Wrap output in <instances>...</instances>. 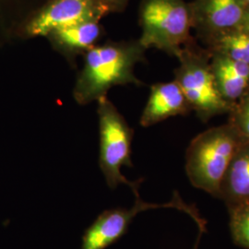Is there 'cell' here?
Here are the masks:
<instances>
[{"instance_id":"cell-9","label":"cell","mask_w":249,"mask_h":249,"mask_svg":"<svg viewBox=\"0 0 249 249\" xmlns=\"http://www.w3.org/2000/svg\"><path fill=\"white\" fill-rule=\"evenodd\" d=\"M189 112L187 99L176 80L159 82L151 85L140 123L149 127L173 116H187Z\"/></svg>"},{"instance_id":"cell-12","label":"cell","mask_w":249,"mask_h":249,"mask_svg":"<svg viewBox=\"0 0 249 249\" xmlns=\"http://www.w3.org/2000/svg\"><path fill=\"white\" fill-rule=\"evenodd\" d=\"M219 198L228 210L249 204V141L242 144L231 160L223 178Z\"/></svg>"},{"instance_id":"cell-17","label":"cell","mask_w":249,"mask_h":249,"mask_svg":"<svg viewBox=\"0 0 249 249\" xmlns=\"http://www.w3.org/2000/svg\"><path fill=\"white\" fill-rule=\"evenodd\" d=\"M239 29L249 34V9H246V11H245V15H244V18H243Z\"/></svg>"},{"instance_id":"cell-5","label":"cell","mask_w":249,"mask_h":249,"mask_svg":"<svg viewBox=\"0 0 249 249\" xmlns=\"http://www.w3.org/2000/svg\"><path fill=\"white\" fill-rule=\"evenodd\" d=\"M209 57L187 45L178 57L179 66L175 71V80L191 111L196 112L203 122L214 116L230 114L232 109L218 90Z\"/></svg>"},{"instance_id":"cell-10","label":"cell","mask_w":249,"mask_h":249,"mask_svg":"<svg viewBox=\"0 0 249 249\" xmlns=\"http://www.w3.org/2000/svg\"><path fill=\"white\" fill-rule=\"evenodd\" d=\"M104 29L100 21L87 20L55 30L46 36L53 49L70 61L97 45Z\"/></svg>"},{"instance_id":"cell-13","label":"cell","mask_w":249,"mask_h":249,"mask_svg":"<svg viewBox=\"0 0 249 249\" xmlns=\"http://www.w3.org/2000/svg\"><path fill=\"white\" fill-rule=\"evenodd\" d=\"M208 41L210 54H220L233 61L249 65V34L235 29Z\"/></svg>"},{"instance_id":"cell-3","label":"cell","mask_w":249,"mask_h":249,"mask_svg":"<svg viewBox=\"0 0 249 249\" xmlns=\"http://www.w3.org/2000/svg\"><path fill=\"white\" fill-rule=\"evenodd\" d=\"M141 45L178 57L189 45L192 18L185 0H142L140 8Z\"/></svg>"},{"instance_id":"cell-2","label":"cell","mask_w":249,"mask_h":249,"mask_svg":"<svg viewBox=\"0 0 249 249\" xmlns=\"http://www.w3.org/2000/svg\"><path fill=\"white\" fill-rule=\"evenodd\" d=\"M245 142L230 123L196 135L186 153V172L192 186L219 198L225 174Z\"/></svg>"},{"instance_id":"cell-8","label":"cell","mask_w":249,"mask_h":249,"mask_svg":"<svg viewBox=\"0 0 249 249\" xmlns=\"http://www.w3.org/2000/svg\"><path fill=\"white\" fill-rule=\"evenodd\" d=\"M189 7L192 27L207 40L239 29L247 9L242 0H195Z\"/></svg>"},{"instance_id":"cell-14","label":"cell","mask_w":249,"mask_h":249,"mask_svg":"<svg viewBox=\"0 0 249 249\" xmlns=\"http://www.w3.org/2000/svg\"><path fill=\"white\" fill-rule=\"evenodd\" d=\"M228 212L233 243L243 249H249V204L241 205Z\"/></svg>"},{"instance_id":"cell-11","label":"cell","mask_w":249,"mask_h":249,"mask_svg":"<svg viewBox=\"0 0 249 249\" xmlns=\"http://www.w3.org/2000/svg\"><path fill=\"white\" fill-rule=\"evenodd\" d=\"M211 69L220 94L234 106L249 90V65L220 54H210Z\"/></svg>"},{"instance_id":"cell-6","label":"cell","mask_w":249,"mask_h":249,"mask_svg":"<svg viewBox=\"0 0 249 249\" xmlns=\"http://www.w3.org/2000/svg\"><path fill=\"white\" fill-rule=\"evenodd\" d=\"M108 14L89 0H48L21 23L19 35L25 38L46 37L55 30L79 22L101 21Z\"/></svg>"},{"instance_id":"cell-1","label":"cell","mask_w":249,"mask_h":249,"mask_svg":"<svg viewBox=\"0 0 249 249\" xmlns=\"http://www.w3.org/2000/svg\"><path fill=\"white\" fill-rule=\"evenodd\" d=\"M146 49L139 39L95 45L84 53L83 67L73 89V97L80 106L107 97L115 86L143 85L134 73L137 64L145 61Z\"/></svg>"},{"instance_id":"cell-16","label":"cell","mask_w":249,"mask_h":249,"mask_svg":"<svg viewBox=\"0 0 249 249\" xmlns=\"http://www.w3.org/2000/svg\"><path fill=\"white\" fill-rule=\"evenodd\" d=\"M99 7L106 9L109 14L122 12L127 6L129 0H89Z\"/></svg>"},{"instance_id":"cell-4","label":"cell","mask_w":249,"mask_h":249,"mask_svg":"<svg viewBox=\"0 0 249 249\" xmlns=\"http://www.w3.org/2000/svg\"><path fill=\"white\" fill-rule=\"evenodd\" d=\"M97 102L99 166L106 178L107 185L111 189H115L119 185L124 184L132 189L135 196H140L139 187L143 179L130 182L121 173L123 166H133L131 160L133 129L109 99L104 97Z\"/></svg>"},{"instance_id":"cell-15","label":"cell","mask_w":249,"mask_h":249,"mask_svg":"<svg viewBox=\"0 0 249 249\" xmlns=\"http://www.w3.org/2000/svg\"><path fill=\"white\" fill-rule=\"evenodd\" d=\"M230 124L238 131L242 138L249 141V90L239 100L229 114Z\"/></svg>"},{"instance_id":"cell-7","label":"cell","mask_w":249,"mask_h":249,"mask_svg":"<svg viewBox=\"0 0 249 249\" xmlns=\"http://www.w3.org/2000/svg\"><path fill=\"white\" fill-rule=\"evenodd\" d=\"M174 208L187 213L189 205L175 193L174 198L166 204H150L144 202L140 196H136L132 208H116L103 212L95 221L85 230L82 235L80 249H107L120 240L128 231L137 214L151 209Z\"/></svg>"},{"instance_id":"cell-18","label":"cell","mask_w":249,"mask_h":249,"mask_svg":"<svg viewBox=\"0 0 249 249\" xmlns=\"http://www.w3.org/2000/svg\"><path fill=\"white\" fill-rule=\"evenodd\" d=\"M247 9H249V0H242Z\"/></svg>"}]
</instances>
